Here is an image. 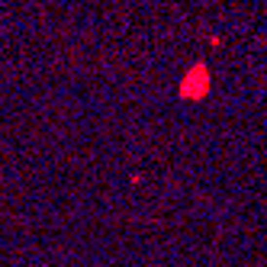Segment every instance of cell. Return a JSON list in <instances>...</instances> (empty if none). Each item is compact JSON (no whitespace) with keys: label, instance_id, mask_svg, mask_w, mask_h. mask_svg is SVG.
Segmentation results:
<instances>
[{"label":"cell","instance_id":"1","mask_svg":"<svg viewBox=\"0 0 267 267\" xmlns=\"http://www.w3.org/2000/svg\"><path fill=\"white\" fill-rule=\"evenodd\" d=\"M210 71H206V65H196L190 68V71L184 74V84H180V97L184 100H203L206 94H210Z\"/></svg>","mask_w":267,"mask_h":267}]
</instances>
